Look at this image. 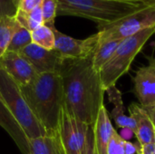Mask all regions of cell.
Here are the masks:
<instances>
[{
    "mask_svg": "<svg viewBox=\"0 0 155 154\" xmlns=\"http://www.w3.org/2000/svg\"><path fill=\"white\" fill-rule=\"evenodd\" d=\"M119 134L122 136V138H123L124 140L127 141V140L130 139V138L132 137V135L134 134V132H133L132 130H130V129H124V131L121 132Z\"/></svg>",
    "mask_w": 155,
    "mask_h": 154,
    "instance_id": "f1b7e54d",
    "label": "cell"
},
{
    "mask_svg": "<svg viewBox=\"0 0 155 154\" xmlns=\"http://www.w3.org/2000/svg\"><path fill=\"white\" fill-rule=\"evenodd\" d=\"M153 0H148V1H147V2H146V4H145V5H148V4H149V3H151V2H153Z\"/></svg>",
    "mask_w": 155,
    "mask_h": 154,
    "instance_id": "d6a6232c",
    "label": "cell"
},
{
    "mask_svg": "<svg viewBox=\"0 0 155 154\" xmlns=\"http://www.w3.org/2000/svg\"><path fill=\"white\" fill-rule=\"evenodd\" d=\"M16 25L15 17H0V57L6 52Z\"/></svg>",
    "mask_w": 155,
    "mask_h": 154,
    "instance_id": "44dd1931",
    "label": "cell"
},
{
    "mask_svg": "<svg viewBox=\"0 0 155 154\" xmlns=\"http://www.w3.org/2000/svg\"><path fill=\"white\" fill-rule=\"evenodd\" d=\"M29 142L33 154H66L57 129L46 131L45 135Z\"/></svg>",
    "mask_w": 155,
    "mask_h": 154,
    "instance_id": "2e32d148",
    "label": "cell"
},
{
    "mask_svg": "<svg viewBox=\"0 0 155 154\" xmlns=\"http://www.w3.org/2000/svg\"><path fill=\"white\" fill-rule=\"evenodd\" d=\"M32 43L47 50L54 49V34L53 30L43 25L31 32Z\"/></svg>",
    "mask_w": 155,
    "mask_h": 154,
    "instance_id": "d6986e66",
    "label": "cell"
},
{
    "mask_svg": "<svg viewBox=\"0 0 155 154\" xmlns=\"http://www.w3.org/2000/svg\"><path fill=\"white\" fill-rule=\"evenodd\" d=\"M137 154H155V143H151L144 145H141L139 143H134Z\"/></svg>",
    "mask_w": 155,
    "mask_h": 154,
    "instance_id": "4316f807",
    "label": "cell"
},
{
    "mask_svg": "<svg viewBox=\"0 0 155 154\" xmlns=\"http://www.w3.org/2000/svg\"><path fill=\"white\" fill-rule=\"evenodd\" d=\"M130 117L134 121L135 136L141 145L154 143L155 128L147 113L138 104L132 103L128 108Z\"/></svg>",
    "mask_w": 155,
    "mask_h": 154,
    "instance_id": "4fadbf2b",
    "label": "cell"
},
{
    "mask_svg": "<svg viewBox=\"0 0 155 154\" xmlns=\"http://www.w3.org/2000/svg\"><path fill=\"white\" fill-rule=\"evenodd\" d=\"M50 28L54 34V49L63 58L84 59L94 54L98 44V34L85 39H76L61 33L54 25Z\"/></svg>",
    "mask_w": 155,
    "mask_h": 154,
    "instance_id": "ba28073f",
    "label": "cell"
},
{
    "mask_svg": "<svg viewBox=\"0 0 155 154\" xmlns=\"http://www.w3.org/2000/svg\"><path fill=\"white\" fill-rule=\"evenodd\" d=\"M16 12L17 5L15 0H0V17H15Z\"/></svg>",
    "mask_w": 155,
    "mask_h": 154,
    "instance_id": "cb8c5ba5",
    "label": "cell"
},
{
    "mask_svg": "<svg viewBox=\"0 0 155 154\" xmlns=\"http://www.w3.org/2000/svg\"><path fill=\"white\" fill-rule=\"evenodd\" d=\"M41 10L44 23L45 25L51 27L54 25V18L56 14V3L54 0H42Z\"/></svg>",
    "mask_w": 155,
    "mask_h": 154,
    "instance_id": "7402d4cb",
    "label": "cell"
},
{
    "mask_svg": "<svg viewBox=\"0 0 155 154\" xmlns=\"http://www.w3.org/2000/svg\"><path fill=\"white\" fill-rule=\"evenodd\" d=\"M121 41L122 40L116 39L98 41L97 47L93 55V65L97 72H100L101 69L108 63Z\"/></svg>",
    "mask_w": 155,
    "mask_h": 154,
    "instance_id": "e0dca14e",
    "label": "cell"
},
{
    "mask_svg": "<svg viewBox=\"0 0 155 154\" xmlns=\"http://www.w3.org/2000/svg\"><path fill=\"white\" fill-rule=\"evenodd\" d=\"M147 5H155V0H153V2H151V3H149Z\"/></svg>",
    "mask_w": 155,
    "mask_h": 154,
    "instance_id": "1f68e13d",
    "label": "cell"
},
{
    "mask_svg": "<svg viewBox=\"0 0 155 154\" xmlns=\"http://www.w3.org/2000/svg\"><path fill=\"white\" fill-rule=\"evenodd\" d=\"M0 98L18 122L29 140L45 135L46 131L36 120L22 95L19 86L0 67Z\"/></svg>",
    "mask_w": 155,
    "mask_h": 154,
    "instance_id": "5b68a950",
    "label": "cell"
},
{
    "mask_svg": "<svg viewBox=\"0 0 155 154\" xmlns=\"http://www.w3.org/2000/svg\"><path fill=\"white\" fill-rule=\"evenodd\" d=\"M154 143H155V132H154Z\"/></svg>",
    "mask_w": 155,
    "mask_h": 154,
    "instance_id": "836d02e7",
    "label": "cell"
},
{
    "mask_svg": "<svg viewBox=\"0 0 155 154\" xmlns=\"http://www.w3.org/2000/svg\"><path fill=\"white\" fill-rule=\"evenodd\" d=\"M93 55L84 59L64 58L59 71L66 111L89 126L94 124L104 104L105 93L100 74L94 68Z\"/></svg>",
    "mask_w": 155,
    "mask_h": 154,
    "instance_id": "6da1fadb",
    "label": "cell"
},
{
    "mask_svg": "<svg viewBox=\"0 0 155 154\" xmlns=\"http://www.w3.org/2000/svg\"><path fill=\"white\" fill-rule=\"evenodd\" d=\"M19 88L33 114L45 130H56L64 104L60 74H39L28 84Z\"/></svg>",
    "mask_w": 155,
    "mask_h": 154,
    "instance_id": "7a4b0ae2",
    "label": "cell"
},
{
    "mask_svg": "<svg viewBox=\"0 0 155 154\" xmlns=\"http://www.w3.org/2000/svg\"><path fill=\"white\" fill-rule=\"evenodd\" d=\"M0 67L19 87L28 84L37 75L32 64L16 52L6 51L0 57Z\"/></svg>",
    "mask_w": 155,
    "mask_h": 154,
    "instance_id": "8fae6325",
    "label": "cell"
},
{
    "mask_svg": "<svg viewBox=\"0 0 155 154\" xmlns=\"http://www.w3.org/2000/svg\"><path fill=\"white\" fill-rule=\"evenodd\" d=\"M144 110V109H143ZM146 113H147V114L149 115V117L151 118V120H152V122H153V126H154L155 128V106L154 107H153L152 109H149V110H144Z\"/></svg>",
    "mask_w": 155,
    "mask_h": 154,
    "instance_id": "f546056e",
    "label": "cell"
},
{
    "mask_svg": "<svg viewBox=\"0 0 155 154\" xmlns=\"http://www.w3.org/2000/svg\"><path fill=\"white\" fill-rule=\"evenodd\" d=\"M155 25V5H146L98 31V41L123 40Z\"/></svg>",
    "mask_w": 155,
    "mask_h": 154,
    "instance_id": "8992f818",
    "label": "cell"
},
{
    "mask_svg": "<svg viewBox=\"0 0 155 154\" xmlns=\"http://www.w3.org/2000/svg\"><path fill=\"white\" fill-rule=\"evenodd\" d=\"M134 88L140 106L144 110L155 106V56L148 57L146 65L141 66L134 77Z\"/></svg>",
    "mask_w": 155,
    "mask_h": 154,
    "instance_id": "9c48e42d",
    "label": "cell"
},
{
    "mask_svg": "<svg viewBox=\"0 0 155 154\" xmlns=\"http://www.w3.org/2000/svg\"><path fill=\"white\" fill-rule=\"evenodd\" d=\"M154 34L155 25L121 41L111 59L99 72L104 91L116 85L117 81L129 71L134 58Z\"/></svg>",
    "mask_w": 155,
    "mask_h": 154,
    "instance_id": "277c9868",
    "label": "cell"
},
{
    "mask_svg": "<svg viewBox=\"0 0 155 154\" xmlns=\"http://www.w3.org/2000/svg\"><path fill=\"white\" fill-rule=\"evenodd\" d=\"M56 14L83 17L97 24L98 29L146 6L123 0H54Z\"/></svg>",
    "mask_w": 155,
    "mask_h": 154,
    "instance_id": "3957f363",
    "label": "cell"
},
{
    "mask_svg": "<svg viewBox=\"0 0 155 154\" xmlns=\"http://www.w3.org/2000/svg\"><path fill=\"white\" fill-rule=\"evenodd\" d=\"M105 93L108 95V100L111 103L114 104V108L112 110V117L117 126L122 129H130L135 133L136 126L134 121L124 113V106L122 98V93L116 87V85L111 86L108 88Z\"/></svg>",
    "mask_w": 155,
    "mask_h": 154,
    "instance_id": "9a60e30c",
    "label": "cell"
},
{
    "mask_svg": "<svg viewBox=\"0 0 155 154\" xmlns=\"http://www.w3.org/2000/svg\"><path fill=\"white\" fill-rule=\"evenodd\" d=\"M123 1H126V2H131V3H135V4H146V2L148 0H123Z\"/></svg>",
    "mask_w": 155,
    "mask_h": 154,
    "instance_id": "4dcf8cb0",
    "label": "cell"
},
{
    "mask_svg": "<svg viewBox=\"0 0 155 154\" xmlns=\"http://www.w3.org/2000/svg\"><path fill=\"white\" fill-rule=\"evenodd\" d=\"M124 143L125 140L114 130L108 144L107 154H124Z\"/></svg>",
    "mask_w": 155,
    "mask_h": 154,
    "instance_id": "603a6c76",
    "label": "cell"
},
{
    "mask_svg": "<svg viewBox=\"0 0 155 154\" xmlns=\"http://www.w3.org/2000/svg\"><path fill=\"white\" fill-rule=\"evenodd\" d=\"M0 126L10 135L22 154H33L29 139L24 130L0 98Z\"/></svg>",
    "mask_w": 155,
    "mask_h": 154,
    "instance_id": "7c38bea8",
    "label": "cell"
},
{
    "mask_svg": "<svg viewBox=\"0 0 155 154\" xmlns=\"http://www.w3.org/2000/svg\"><path fill=\"white\" fill-rule=\"evenodd\" d=\"M82 154H97L96 149H95V143H94V134L93 126H89L85 147Z\"/></svg>",
    "mask_w": 155,
    "mask_h": 154,
    "instance_id": "d4e9b609",
    "label": "cell"
},
{
    "mask_svg": "<svg viewBox=\"0 0 155 154\" xmlns=\"http://www.w3.org/2000/svg\"><path fill=\"white\" fill-rule=\"evenodd\" d=\"M136 153V147L134 143L125 141L124 143V154H135Z\"/></svg>",
    "mask_w": 155,
    "mask_h": 154,
    "instance_id": "83f0119b",
    "label": "cell"
},
{
    "mask_svg": "<svg viewBox=\"0 0 155 154\" xmlns=\"http://www.w3.org/2000/svg\"><path fill=\"white\" fill-rule=\"evenodd\" d=\"M93 127L97 154H107L108 144L113 133L114 132V128L113 127L104 104L101 107L97 119Z\"/></svg>",
    "mask_w": 155,
    "mask_h": 154,
    "instance_id": "5bb4252c",
    "label": "cell"
},
{
    "mask_svg": "<svg viewBox=\"0 0 155 154\" xmlns=\"http://www.w3.org/2000/svg\"><path fill=\"white\" fill-rule=\"evenodd\" d=\"M30 44H32L31 32L22 27L16 22L15 31L13 33L11 41L9 43V45L6 51L19 53L22 49H24L25 46H27Z\"/></svg>",
    "mask_w": 155,
    "mask_h": 154,
    "instance_id": "ffe728a7",
    "label": "cell"
},
{
    "mask_svg": "<svg viewBox=\"0 0 155 154\" xmlns=\"http://www.w3.org/2000/svg\"><path fill=\"white\" fill-rule=\"evenodd\" d=\"M89 125L68 113L63 104L57 131L66 154H82L86 143Z\"/></svg>",
    "mask_w": 155,
    "mask_h": 154,
    "instance_id": "52a82bcc",
    "label": "cell"
},
{
    "mask_svg": "<svg viewBox=\"0 0 155 154\" xmlns=\"http://www.w3.org/2000/svg\"><path fill=\"white\" fill-rule=\"evenodd\" d=\"M21 54L34 67L36 74L59 73L64 58L55 50H47L35 44H30L22 49Z\"/></svg>",
    "mask_w": 155,
    "mask_h": 154,
    "instance_id": "30bf717a",
    "label": "cell"
},
{
    "mask_svg": "<svg viewBox=\"0 0 155 154\" xmlns=\"http://www.w3.org/2000/svg\"><path fill=\"white\" fill-rule=\"evenodd\" d=\"M17 5V9H21L26 12L33 10L34 8L39 6L42 0H15Z\"/></svg>",
    "mask_w": 155,
    "mask_h": 154,
    "instance_id": "484cf974",
    "label": "cell"
},
{
    "mask_svg": "<svg viewBox=\"0 0 155 154\" xmlns=\"http://www.w3.org/2000/svg\"><path fill=\"white\" fill-rule=\"evenodd\" d=\"M15 18V21L22 27L25 28L29 32H32L37 27L45 25L43 15H42V10H41V5L29 12L17 9Z\"/></svg>",
    "mask_w": 155,
    "mask_h": 154,
    "instance_id": "ac0fdd59",
    "label": "cell"
}]
</instances>
